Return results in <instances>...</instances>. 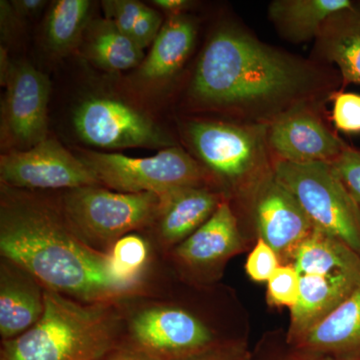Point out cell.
<instances>
[{"instance_id": "8992f818", "label": "cell", "mask_w": 360, "mask_h": 360, "mask_svg": "<svg viewBox=\"0 0 360 360\" xmlns=\"http://www.w3.org/2000/svg\"><path fill=\"white\" fill-rule=\"evenodd\" d=\"M101 186L124 193H151L163 200L181 189L201 186L205 169L184 149L172 146L148 158L79 150Z\"/></svg>"}, {"instance_id": "d4e9b609", "label": "cell", "mask_w": 360, "mask_h": 360, "mask_svg": "<svg viewBox=\"0 0 360 360\" xmlns=\"http://www.w3.org/2000/svg\"><path fill=\"white\" fill-rule=\"evenodd\" d=\"M110 255L111 270L116 279L134 290L148 262V243L137 234H127L116 241Z\"/></svg>"}, {"instance_id": "d590c367", "label": "cell", "mask_w": 360, "mask_h": 360, "mask_svg": "<svg viewBox=\"0 0 360 360\" xmlns=\"http://www.w3.org/2000/svg\"><path fill=\"white\" fill-rule=\"evenodd\" d=\"M284 360H360V357H335L328 355H314L300 354L297 356Z\"/></svg>"}, {"instance_id": "277c9868", "label": "cell", "mask_w": 360, "mask_h": 360, "mask_svg": "<svg viewBox=\"0 0 360 360\" xmlns=\"http://www.w3.org/2000/svg\"><path fill=\"white\" fill-rule=\"evenodd\" d=\"M163 201L155 193H118L94 186L68 189L60 206L87 245L110 253L118 239L158 220Z\"/></svg>"}, {"instance_id": "5bb4252c", "label": "cell", "mask_w": 360, "mask_h": 360, "mask_svg": "<svg viewBox=\"0 0 360 360\" xmlns=\"http://www.w3.org/2000/svg\"><path fill=\"white\" fill-rule=\"evenodd\" d=\"M359 285L360 272L300 276V297L290 309L288 342L295 345L307 331L338 309Z\"/></svg>"}, {"instance_id": "44dd1931", "label": "cell", "mask_w": 360, "mask_h": 360, "mask_svg": "<svg viewBox=\"0 0 360 360\" xmlns=\"http://www.w3.org/2000/svg\"><path fill=\"white\" fill-rule=\"evenodd\" d=\"M195 37V25L191 18L184 14L169 16L142 61L139 75L148 80L172 77L193 51Z\"/></svg>"}, {"instance_id": "8fae6325", "label": "cell", "mask_w": 360, "mask_h": 360, "mask_svg": "<svg viewBox=\"0 0 360 360\" xmlns=\"http://www.w3.org/2000/svg\"><path fill=\"white\" fill-rule=\"evenodd\" d=\"M130 347L160 360H180L210 347L212 330L186 310L150 307L139 310L129 324Z\"/></svg>"}, {"instance_id": "e0dca14e", "label": "cell", "mask_w": 360, "mask_h": 360, "mask_svg": "<svg viewBox=\"0 0 360 360\" xmlns=\"http://www.w3.org/2000/svg\"><path fill=\"white\" fill-rule=\"evenodd\" d=\"M293 347L304 354L360 357V285Z\"/></svg>"}, {"instance_id": "cb8c5ba5", "label": "cell", "mask_w": 360, "mask_h": 360, "mask_svg": "<svg viewBox=\"0 0 360 360\" xmlns=\"http://www.w3.org/2000/svg\"><path fill=\"white\" fill-rule=\"evenodd\" d=\"M89 0H58L51 4L45 23V39L56 53L70 51L82 37L89 20Z\"/></svg>"}, {"instance_id": "8d00e7d4", "label": "cell", "mask_w": 360, "mask_h": 360, "mask_svg": "<svg viewBox=\"0 0 360 360\" xmlns=\"http://www.w3.org/2000/svg\"><path fill=\"white\" fill-rule=\"evenodd\" d=\"M251 360V359H250Z\"/></svg>"}, {"instance_id": "836d02e7", "label": "cell", "mask_w": 360, "mask_h": 360, "mask_svg": "<svg viewBox=\"0 0 360 360\" xmlns=\"http://www.w3.org/2000/svg\"><path fill=\"white\" fill-rule=\"evenodd\" d=\"M44 0H14L11 4L16 14L20 18L35 15L46 6Z\"/></svg>"}, {"instance_id": "3957f363", "label": "cell", "mask_w": 360, "mask_h": 360, "mask_svg": "<svg viewBox=\"0 0 360 360\" xmlns=\"http://www.w3.org/2000/svg\"><path fill=\"white\" fill-rule=\"evenodd\" d=\"M120 331L112 302H78L44 288L41 319L2 341L0 360H101L120 347Z\"/></svg>"}, {"instance_id": "1f68e13d", "label": "cell", "mask_w": 360, "mask_h": 360, "mask_svg": "<svg viewBox=\"0 0 360 360\" xmlns=\"http://www.w3.org/2000/svg\"><path fill=\"white\" fill-rule=\"evenodd\" d=\"M162 25V18L160 14L148 7L135 22L130 33V39L141 49H144L153 44Z\"/></svg>"}, {"instance_id": "ba28073f", "label": "cell", "mask_w": 360, "mask_h": 360, "mask_svg": "<svg viewBox=\"0 0 360 360\" xmlns=\"http://www.w3.org/2000/svg\"><path fill=\"white\" fill-rule=\"evenodd\" d=\"M73 125L82 141L106 149L168 148L174 146L148 116L120 99L91 97L79 104Z\"/></svg>"}, {"instance_id": "9a60e30c", "label": "cell", "mask_w": 360, "mask_h": 360, "mask_svg": "<svg viewBox=\"0 0 360 360\" xmlns=\"http://www.w3.org/2000/svg\"><path fill=\"white\" fill-rule=\"evenodd\" d=\"M44 312V288L22 267L0 264V335L13 340L32 328Z\"/></svg>"}, {"instance_id": "ac0fdd59", "label": "cell", "mask_w": 360, "mask_h": 360, "mask_svg": "<svg viewBox=\"0 0 360 360\" xmlns=\"http://www.w3.org/2000/svg\"><path fill=\"white\" fill-rule=\"evenodd\" d=\"M219 194L202 186L181 189L163 201L158 232L165 245H180L212 217L220 205Z\"/></svg>"}, {"instance_id": "f1b7e54d", "label": "cell", "mask_w": 360, "mask_h": 360, "mask_svg": "<svg viewBox=\"0 0 360 360\" xmlns=\"http://www.w3.org/2000/svg\"><path fill=\"white\" fill-rule=\"evenodd\" d=\"M103 7L106 20L129 37L135 22L148 8L135 0H104Z\"/></svg>"}, {"instance_id": "7c38bea8", "label": "cell", "mask_w": 360, "mask_h": 360, "mask_svg": "<svg viewBox=\"0 0 360 360\" xmlns=\"http://www.w3.org/2000/svg\"><path fill=\"white\" fill-rule=\"evenodd\" d=\"M316 105H302L269 125L267 141L277 160L331 163L347 148L322 122Z\"/></svg>"}, {"instance_id": "4fadbf2b", "label": "cell", "mask_w": 360, "mask_h": 360, "mask_svg": "<svg viewBox=\"0 0 360 360\" xmlns=\"http://www.w3.org/2000/svg\"><path fill=\"white\" fill-rule=\"evenodd\" d=\"M255 219L260 238L278 255H292L314 227L298 201L274 172L257 186Z\"/></svg>"}, {"instance_id": "52a82bcc", "label": "cell", "mask_w": 360, "mask_h": 360, "mask_svg": "<svg viewBox=\"0 0 360 360\" xmlns=\"http://www.w3.org/2000/svg\"><path fill=\"white\" fill-rule=\"evenodd\" d=\"M269 125L195 120L187 135L205 167L233 186L262 184L270 174Z\"/></svg>"}, {"instance_id": "d6a6232c", "label": "cell", "mask_w": 360, "mask_h": 360, "mask_svg": "<svg viewBox=\"0 0 360 360\" xmlns=\"http://www.w3.org/2000/svg\"><path fill=\"white\" fill-rule=\"evenodd\" d=\"M101 360H160L134 347H116Z\"/></svg>"}, {"instance_id": "4316f807", "label": "cell", "mask_w": 360, "mask_h": 360, "mask_svg": "<svg viewBox=\"0 0 360 360\" xmlns=\"http://www.w3.org/2000/svg\"><path fill=\"white\" fill-rule=\"evenodd\" d=\"M333 120L336 129L345 134H360V94H333Z\"/></svg>"}, {"instance_id": "d6986e66", "label": "cell", "mask_w": 360, "mask_h": 360, "mask_svg": "<svg viewBox=\"0 0 360 360\" xmlns=\"http://www.w3.org/2000/svg\"><path fill=\"white\" fill-rule=\"evenodd\" d=\"M352 8L349 0H276L269 16L283 39L298 44L316 39L333 16Z\"/></svg>"}, {"instance_id": "603a6c76", "label": "cell", "mask_w": 360, "mask_h": 360, "mask_svg": "<svg viewBox=\"0 0 360 360\" xmlns=\"http://www.w3.org/2000/svg\"><path fill=\"white\" fill-rule=\"evenodd\" d=\"M85 53L92 63L110 71L127 70L144 60L143 49L106 18L90 27Z\"/></svg>"}, {"instance_id": "e575fe53", "label": "cell", "mask_w": 360, "mask_h": 360, "mask_svg": "<svg viewBox=\"0 0 360 360\" xmlns=\"http://www.w3.org/2000/svg\"><path fill=\"white\" fill-rule=\"evenodd\" d=\"M153 4L161 11L169 13V16L179 15L191 6L186 0H153Z\"/></svg>"}, {"instance_id": "4dcf8cb0", "label": "cell", "mask_w": 360, "mask_h": 360, "mask_svg": "<svg viewBox=\"0 0 360 360\" xmlns=\"http://www.w3.org/2000/svg\"><path fill=\"white\" fill-rule=\"evenodd\" d=\"M180 360H250L245 342L226 341L215 342L198 354Z\"/></svg>"}, {"instance_id": "9c48e42d", "label": "cell", "mask_w": 360, "mask_h": 360, "mask_svg": "<svg viewBox=\"0 0 360 360\" xmlns=\"http://www.w3.org/2000/svg\"><path fill=\"white\" fill-rule=\"evenodd\" d=\"M0 180L14 189H73L101 186L77 155L56 141L45 139L26 150L7 151L0 158Z\"/></svg>"}, {"instance_id": "7402d4cb", "label": "cell", "mask_w": 360, "mask_h": 360, "mask_svg": "<svg viewBox=\"0 0 360 360\" xmlns=\"http://www.w3.org/2000/svg\"><path fill=\"white\" fill-rule=\"evenodd\" d=\"M293 266L300 276L360 272V255L340 239L314 229L293 250Z\"/></svg>"}, {"instance_id": "ffe728a7", "label": "cell", "mask_w": 360, "mask_h": 360, "mask_svg": "<svg viewBox=\"0 0 360 360\" xmlns=\"http://www.w3.org/2000/svg\"><path fill=\"white\" fill-rule=\"evenodd\" d=\"M315 44L317 56L338 66L345 84H360V11L354 7L335 14Z\"/></svg>"}, {"instance_id": "5b68a950", "label": "cell", "mask_w": 360, "mask_h": 360, "mask_svg": "<svg viewBox=\"0 0 360 360\" xmlns=\"http://www.w3.org/2000/svg\"><path fill=\"white\" fill-rule=\"evenodd\" d=\"M274 175L298 201L314 229L360 255V210L330 163L276 160Z\"/></svg>"}, {"instance_id": "7a4b0ae2", "label": "cell", "mask_w": 360, "mask_h": 360, "mask_svg": "<svg viewBox=\"0 0 360 360\" xmlns=\"http://www.w3.org/2000/svg\"><path fill=\"white\" fill-rule=\"evenodd\" d=\"M0 252L45 290L78 302H112L132 291L116 279L110 253L87 245L60 205L20 189L2 186Z\"/></svg>"}, {"instance_id": "2e32d148", "label": "cell", "mask_w": 360, "mask_h": 360, "mask_svg": "<svg viewBox=\"0 0 360 360\" xmlns=\"http://www.w3.org/2000/svg\"><path fill=\"white\" fill-rule=\"evenodd\" d=\"M241 246L238 219L229 203L221 201L205 224L175 248L174 257L193 269H206L224 262Z\"/></svg>"}, {"instance_id": "83f0119b", "label": "cell", "mask_w": 360, "mask_h": 360, "mask_svg": "<svg viewBox=\"0 0 360 360\" xmlns=\"http://www.w3.org/2000/svg\"><path fill=\"white\" fill-rule=\"evenodd\" d=\"M338 179L360 210V150L347 148L330 163Z\"/></svg>"}, {"instance_id": "f546056e", "label": "cell", "mask_w": 360, "mask_h": 360, "mask_svg": "<svg viewBox=\"0 0 360 360\" xmlns=\"http://www.w3.org/2000/svg\"><path fill=\"white\" fill-rule=\"evenodd\" d=\"M279 266L276 251L259 238L246 260L245 269L248 276L257 283H267Z\"/></svg>"}, {"instance_id": "484cf974", "label": "cell", "mask_w": 360, "mask_h": 360, "mask_svg": "<svg viewBox=\"0 0 360 360\" xmlns=\"http://www.w3.org/2000/svg\"><path fill=\"white\" fill-rule=\"evenodd\" d=\"M300 291V274L293 265L279 266L267 281V302L274 307L292 309Z\"/></svg>"}, {"instance_id": "6da1fadb", "label": "cell", "mask_w": 360, "mask_h": 360, "mask_svg": "<svg viewBox=\"0 0 360 360\" xmlns=\"http://www.w3.org/2000/svg\"><path fill=\"white\" fill-rule=\"evenodd\" d=\"M336 77L326 66L270 46L241 28L224 26L198 59L191 94L245 123L269 125L293 108L330 98Z\"/></svg>"}, {"instance_id": "30bf717a", "label": "cell", "mask_w": 360, "mask_h": 360, "mask_svg": "<svg viewBox=\"0 0 360 360\" xmlns=\"http://www.w3.org/2000/svg\"><path fill=\"white\" fill-rule=\"evenodd\" d=\"M1 108V142L8 151L26 150L47 139L51 82L28 63L13 65Z\"/></svg>"}]
</instances>
